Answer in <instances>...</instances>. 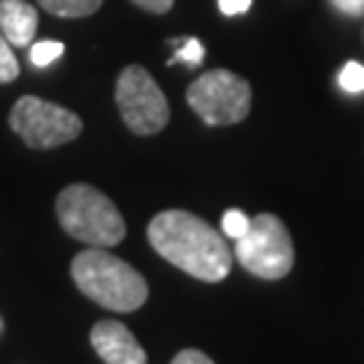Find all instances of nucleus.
I'll use <instances>...</instances> for the list:
<instances>
[{"label":"nucleus","mask_w":364,"mask_h":364,"mask_svg":"<svg viewBox=\"0 0 364 364\" xmlns=\"http://www.w3.org/2000/svg\"><path fill=\"white\" fill-rule=\"evenodd\" d=\"M146 237L162 259L205 284H219L232 270L235 254L227 248V237L189 210L156 213Z\"/></svg>","instance_id":"1"},{"label":"nucleus","mask_w":364,"mask_h":364,"mask_svg":"<svg viewBox=\"0 0 364 364\" xmlns=\"http://www.w3.org/2000/svg\"><path fill=\"white\" fill-rule=\"evenodd\" d=\"M70 275L78 291L100 308L114 313H132L149 299V284L132 264L108 254L105 248H84L70 262Z\"/></svg>","instance_id":"2"},{"label":"nucleus","mask_w":364,"mask_h":364,"mask_svg":"<svg viewBox=\"0 0 364 364\" xmlns=\"http://www.w3.org/2000/svg\"><path fill=\"white\" fill-rule=\"evenodd\" d=\"M57 221L73 240L92 248L119 246L127 235V224L111 197L92 183H68L57 195Z\"/></svg>","instance_id":"3"},{"label":"nucleus","mask_w":364,"mask_h":364,"mask_svg":"<svg viewBox=\"0 0 364 364\" xmlns=\"http://www.w3.org/2000/svg\"><path fill=\"white\" fill-rule=\"evenodd\" d=\"M235 259L243 270L264 281L287 278L294 267V243L289 227L275 213L254 216L248 232L235 240Z\"/></svg>","instance_id":"4"},{"label":"nucleus","mask_w":364,"mask_h":364,"mask_svg":"<svg viewBox=\"0 0 364 364\" xmlns=\"http://www.w3.org/2000/svg\"><path fill=\"white\" fill-rule=\"evenodd\" d=\"M186 103L210 127L237 124L251 111V84L232 70H205L186 90Z\"/></svg>","instance_id":"5"},{"label":"nucleus","mask_w":364,"mask_h":364,"mask_svg":"<svg viewBox=\"0 0 364 364\" xmlns=\"http://www.w3.org/2000/svg\"><path fill=\"white\" fill-rule=\"evenodd\" d=\"M9 127L30 149H57L76 141L84 130V122L78 114L63 105L49 103L36 95H25L14 103L9 114Z\"/></svg>","instance_id":"6"},{"label":"nucleus","mask_w":364,"mask_h":364,"mask_svg":"<svg viewBox=\"0 0 364 364\" xmlns=\"http://www.w3.org/2000/svg\"><path fill=\"white\" fill-rule=\"evenodd\" d=\"M117 105L127 130L135 135H156L170 122L168 97L144 65H127L119 73Z\"/></svg>","instance_id":"7"},{"label":"nucleus","mask_w":364,"mask_h":364,"mask_svg":"<svg viewBox=\"0 0 364 364\" xmlns=\"http://www.w3.org/2000/svg\"><path fill=\"white\" fill-rule=\"evenodd\" d=\"M90 343L105 364H149L144 346L117 318H103L92 326Z\"/></svg>","instance_id":"8"},{"label":"nucleus","mask_w":364,"mask_h":364,"mask_svg":"<svg viewBox=\"0 0 364 364\" xmlns=\"http://www.w3.org/2000/svg\"><path fill=\"white\" fill-rule=\"evenodd\" d=\"M38 30V11L25 0H0V33L11 46H30Z\"/></svg>","instance_id":"9"},{"label":"nucleus","mask_w":364,"mask_h":364,"mask_svg":"<svg viewBox=\"0 0 364 364\" xmlns=\"http://www.w3.org/2000/svg\"><path fill=\"white\" fill-rule=\"evenodd\" d=\"M38 6L43 11L63 16V19H84L97 11L103 6V0H38Z\"/></svg>","instance_id":"10"},{"label":"nucleus","mask_w":364,"mask_h":364,"mask_svg":"<svg viewBox=\"0 0 364 364\" xmlns=\"http://www.w3.org/2000/svg\"><path fill=\"white\" fill-rule=\"evenodd\" d=\"M65 52V46L60 43V41H38V43H33V49H30V63L36 68H46L52 65L54 60H60Z\"/></svg>","instance_id":"11"},{"label":"nucleus","mask_w":364,"mask_h":364,"mask_svg":"<svg viewBox=\"0 0 364 364\" xmlns=\"http://www.w3.org/2000/svg\"><path fill=\"white\" fill-rule=\"evenodd\" d=\"M178 46V52L170 57V65L173 63H186V65H200L203 57H205V49L197 38H186V41H173Z\"/></svg>","instance_id":"12"},{"label":"nucleus","mask_w":364,"mask_h":364,"mask_svg":"<svg viewBox=\"0 0 364 364\" xmlns=\"http://www.w3.org/2000/svg\"><path fill=\"white\" fill-rule=\"evenodd\" d=\"M14 78H19V63L11 52V43L0 33V84H11Z\"/></svg>","instance_id":"13"},{"label":"nucleus","mask_w":364,"mask_h":364,"mask_svg":"<svg viewBox=\"0 0 364 364\" xmlns=\"http://www.w3.org/2000/svg\"><path fill=\"white\" fill-rule=\"evenodd\" d=\"M248 227H251V219H248L243 210H227L224 216H221V232L227 235V237H243V235L248 232Z\"/></svg>","instance_id":"14"},{"label":"nucleus","mask_w":364,"mask_h":364,"mask_svg":"<svg viewBox=\"0 0 364 364\" xmlns=\"http://www.w3.org/2000/svg\"><path fill=\"white\" fill-rule=\"evenodd\" d=\"M340 87L346 92H364V65L362 63H346V68L340 70Z\"/></svg>","instance_id":"15"},{"label":"nucleus","mask_w":364,"mask_h":364,"mask_svg":"<svg viewBox=\"0 0 364 364\" xmlns=\"http://www.w3.org/2000/svg\"><path fill=\"white\" fill-rule=\"evenodd\" d=\"M170 364H216V362L210 359L208 353L197 351V348H183V351H178L173 356Z\"/></svg>","instance_id":"16"},{"label":"nucleus","mask_w":364,"mask_h":364,"mask_svg":"<svg viewBox=\"0 0 364 364\" xmlns=\"http://www.w3.org/2000/svg\"><path fill=\"white\" fill-rule=\"evenodd\" d=\"M132 3L149 14H168L176 6V0H132Z\"/></svg>","instance_id":"17"},{"label":"nucleus","mask_w":364,"mask_h":364,"mask_svg":"<svg viewBox=\"0 0 364 364\" xmlns=\"http://www.w3.org/2000/svg\"><path fill=\"white\" fill-rule=\"evenodd\" d=\"M329 3L346 16H362L364 14V0H329Z\"/></svg>","instance_id":"18"},{"label":"nucleus","mask_w":364,"mask_h":364,"mask_svg":"<svg viewBox=\"0 0 364 364\" xmlns=\"http://www.w3.org/2000/svg\"><path fill=\"white\" fill-rule=\"evenodd\" d=\"M219 9H221V14H227V16H237V14H243L251 9V0H219Z\"/></svg>","instance_id":"19"}]
</instances>
